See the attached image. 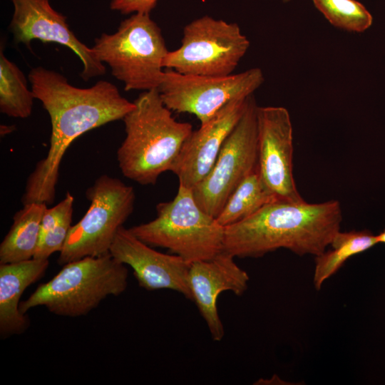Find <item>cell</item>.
I'll return each instance as SVG.
<instances>
[{"label":"cell","mask_w":385,"mask_h":385,"mask_svg":"<svg viewBox=\"0 0 385 385\" xmlns=\"http://www.w3.org/2000/svg\"><path fill=\"white\" fill-rule=\"evenodd\" d=\"M29 80L35 98L49 115L51 134L47 155L28 177L21 202L23 205L52 204L60 165L73 141L91 130L123 120L135 104L108 81H98L90 88H78L61 73L42 66L33 68Z\"/></svg>","instance_id":"1"},{"label":"cell","mask_w":385,"mask_h":385,"mask_svg":"<svg viewBox=\"0 0 385 385\" xmlns=\"http://www.w3.org/2000/svg\"><path fill=\"white\" fill-rule=\"evenodd\" d=\"M341 205L275 200L251 216L225 227L223 252L234 257H260L279 248L318 256L340 231Z\"/></svg>","instance_id":"2"},{"label":"cell","mask_w":385,"mask_h":385,"mask_svg":"<svg viewBox=\"0 0 385 385\" xmlns=\"http://www.w3.org/2000/svg\"><path fill=\"white\" fill-rule=\"evenodd\" d=\"M133 103L123 118L125 137L117 150V161L125 178L153 185L162 173L171 171L192 125L173 117L158 89L143 91Z\"/></svg>","instance_id":"3"},{"label":"cell","mask_w":385,"mask_h":385,"mask_svg":"<svg viewBox=\"0 0 385 385\" xmlns=\"http://www.w3.org/2000/svg\"><path fill=\"white\" fill-rule=\"evenodd\" d=\"M127 279L125 265L110 253L86 257L64 265L51 279L21 302L19 309L26 314L34 307L43 306L56 315L83 316L107 297L121 294L127 288Z\"/></svg>","instance_id":"4"},{"label":"cell","mask_w":385,"mask_h":385,"mask_svg":"<svg viewBox=\"0 0 385 385\" xmlns=\"http://www.w3.org/2000/svg\"><path fill=\"white\" fill-rule=\"evenodd\" d=\"M153 220L129 230L150 246L168 249L189 264L223 251L225 227L197 205L192 190L179 185L175 197L156 205Z\"/></svg>","instance_id":"5"},{"label":"cell","mask_w":385,"mask_h":385,"mask_svg":"<svg viewBox=\"0 0 385 385\" xmlns=\"http://www.w3.org/2000/svg\"><path fill=\"white\" fill-rule=\"evenodd\" d=\"M98 60L124 84L125 91L157 89L167 49L161 29L150 13H135L115 33H103L92 47Z\"/></svg>","instance_id":"6"},{"label":"cell","mask_w":385,"mask_h":385,"mask_svg":"<svg viewBox=\"0 0 385 385\" xmlns=\"http://www.w3.org/2000/svg\"><path fill=\"white\" fill-rule=\"evenodd\" d=\"M91 203L83 217L72 225L58 263L109 253L117 232L134 210L135 192L121 180L103 174L86 191Z\"/></svg>","instance_id":"7"},{"label":"cell","mask_w":385,"mask_h":385,"mask_svg":"<svg viewBox=\"0 0 385 385\" xmlns=\"http://www.w3.org/2000/svg\"><path fill=\"white\" fill-rule=\"evenodd\" d=\"M250 44L237 24L205 15L185 26L181 46L168 51L163 67L183 74L228 76Z\"/></svg>","instance_id":"8"},{"label":"cell","mask_w":385,"mask_h":385,"mask_svg":"<svg viewBox=\"0 0 385 385\" xmlns=\"http://www.w3.org/2000/svg\"><path fill=\"white\" fill-rule=\"evenodd\" d=\"M257 107L252 94L211 170L192 189L197 205L215 218L236 187L257 167Z\"/></svg>","instance_id":"9"},{"label":"cell","mask_w":385,"mask_h":385,"mask_svg":"<svg viewBox=\"0 0 385 385\" xmlns=\"http://www.w3.org/2000/svg\"><path fill=\"white\" fill-rule=\"evenodd\" d=\"M263 81L259 68L225 76L188 75L167 69L157 89L170 111L193 114L204 124L229 102L253 94Z\"/></svg>","instance_id":"10"},{"label":"cell","mask_w":385,"mask_h":385,"mask_svg":"<svg viewBox=\"0 0 385 385\" xmlns=\"http://www.w3.org/2000/svg\"><path fill=\"white\" fill-rule=\"evenodd\" d=\"M257 170L267 189L277 199L304 201L293 177L292 125L281 106L257 107Z\"/></svg>","instance_id":"11"},{"label":"cell","mask_w":385,"mask_h":385,"mask_svg":"<svg viewBox=\"0 0 385 385\" xmlns=\"http://www.w3.org/2000/svg\"><path fill=\"white\" fill-rule=\"evenodd\" d=\"M14 13L9 26L16 43L31 48L35 39L66 46L83 64L81 77L88 81L106 73L93 49L81 41L69 28L66 16L56 11L50 0H11Z\"/></svg>","instance_id":"12"},{"label":"cell","mask_w":385,"mask_h":385,"mask_svg":"<svg viewBox=\"0 0 385 385\" xmlns=\"http://www.w3.org/2000/svg\"><path fill=\"white\" fill-rule=\"evenodd\" d=\"M109 253L132 268L140 287L148 291L174 290L192 300L188 285L190 264L180 256L153 250L123 226L117 232Z\"/></svg>","instance_id":"13"},{"label":"cell","mask_w":385,"mask_h":385,"mask_svg":"<svg viewBox=\"0 0 385 385\" xmlns=\"http://www.w3.org/2000/svg\"><path fill=\"white\" fill-rule=\"evenodd\" d=\"M249 96L229 102L200 124L198 130H192L171 170L179 185L192 189L210 172L225 140L242 117Z\"/></svg>","instance_id":"14"},{"label":"cell","mask_w":385,"mask_h":385,"mask_svg":"<svg viewBox=\"0 0 385 385\" xmlns=\"http://www.w3.org/2000/svg\"><path fill=\"white\" fill-rule=\"evenodd\" d=\"M250 277L235 262L234 257L222 252L215 257L190 264L188 285L194 301L205 319L213 340L224 336L223 324L217 312V298L225 291L242 295Z\"/></svg>","instance_id":"15"},{"label":"cell","mask_w":385,"mask_h":385,"mask_svg":"<svg viewBox=\"0 0 385 385\" xmlns=\"http://www.w3.org/2000/svg\"><path fill=\"white\" fill-rule=\"evenodd\" d=\"M48 259H36L0 264V336L1 338L25 332L29 319L20 309V298L26 289L42 277Z\"/></svg>","instance_id":"16"},{"label":"cell","mask_w":385,"mask_h":385,"mask_svg":"<svg viewBox=\"0 0 385 385\" xmlns=\"http://www.w3.org/2000/svg\"><path fill=\"white\" fill-rule=\"evenodd\" d=\"M46 203L23 205L13 217V223L0 245V264L30 260L37 249Z\"/></svg>","instance_id":"17"},{"label":"cell","mask_w":385,"mask_h":385,"mask_svg":"<svg viewBox=\"0 0 385 385\" xmlns=\"http://www.w3.org/2000/svg\"><path fill=\"white\" fill-rule=\"evenodd\" d=\"M378 243L376 235L369 230L337 232L329 245L332 249L316 256L313 277L314 287L319 290L323 283L347 260Z\"/></svg>","instance_id":"18"},{"label":"cell","mask_w":385,"mask_h":385,"mask_svg":"<svg viewBox=\"0 0 385 385\" xmlns=\"http://www.w3.org/2000/svg\"><path fill=\"white\" fill-rule=\"evenodd\" d=\"M275 200L263 183L257 167L233 190L216 220L225 227L251 216Z\"/></svg>","instance_id":"19"},{"label":"cell","mask_w":385,"mask_h":385,"mask_svg":"<svg viewBox=\"0 0 385 385\" xmlns=\"http://www.w3.org/2000/svg\"><path fill=\"white\" fill-rule=\"evenodd\" d=\"M1 45L0 111L9 117L26 118L32 113L35 97L23 72L6 57Z\"/></svg>","instance_id":"20"},{"label":"cell","mask_w":385,"mask_h":385,"mask_svg":"<svg viewBox=\"0 0 385 385\" xmlns=\"http://www.w3.org/2000/svg\"><path fill=\"white\" fill-rule=\"evenodd\" d=\"M317 9L334 26L351 32H364L373 23L366 8L356 0H312Z\"/></svg>","instance_id":"21"},{"label":"cell","mask_w":385,"mask_h":385,"mask_svg":"<svg viewBox=\"0 0 385 385\" xmlns=\"http://www.w3.org/2000/svg\"><path fill=\"white\" fill-rule=\"evenodd\" d=\"M73 205L46 215L41 221L40 240L34 258L48 259L61 252L71 227Z\"/></svg>","instance_id":"22"},{"label":"cell","mask_w":385,"mask_h":385,"mask_svg":"<svg viewBox=\"0 0 385 385\" xmlns=\"http://www.w3.org/2000/svg\"><path fill=\"white\" fill-rule=\"evenodd\" d=\"M158 0H111L110 8L122 14L150 13L156 6Z\"/></svg>","instance_id":"23"},{"label":"cell","mask_w":385,"mask_h":385,"mask_svg":"<svg viewBox=\"0 0 385 385\" xmlns=\"http://www.w3.org/2000/svg\"><path fill=\"white\" fill-rule=\"evenodd\" d=\"M14 130H15L14 125H1V129H0L1 135L4 136L7 134H9L11 132H13Z\"/></svg>","instance_id":"24"},{"label":"cell","mask_w":385,"mask_h":385,"mask_svg":"<svg viewBox=\"0 0 385 385\" xmlns=\"http://www.w3.org/2000/svg\"><path fill=\"white\" fill-rule=\"evenodd\" d=\"M376 238L379 243L385 244V229L376 235Z\"/></svg>","instance_id":"25"},{"label":"cell","mask_w":385,"mask_h":385,"mask_svg":"<svg viewBox=\"0 0 385 385\" xmlns=\"http://www.w3.org/2000/svg\"><path fill=\"white\" fill-rule=\"evenodd\" d=\"M289 1H290V0H282V1H283L284 3H287V2Z\"/></svg>","instance_id":"26"}]
</instances>
